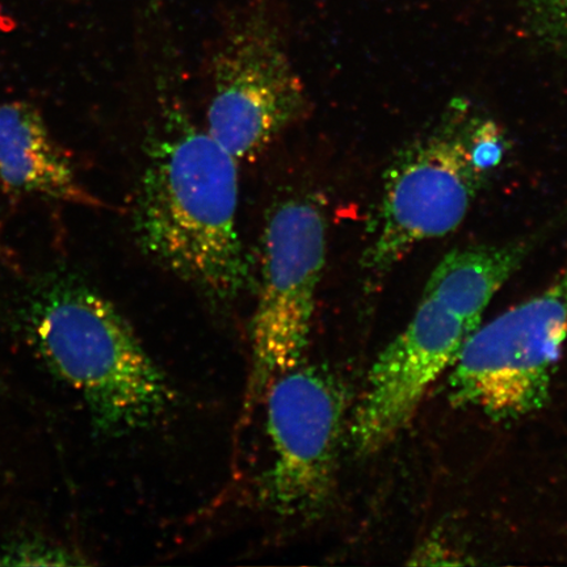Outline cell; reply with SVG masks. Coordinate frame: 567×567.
Wrapping results in <instances>:
<instances>
[{"label": "cell", "mask_w": 567, "mask_h": 567, "mask_svg": "<svg viewBox=\"0 0 567 567\" xmlns=\"http://www.w3.org/2000/svg\"><path fill=\"white\" fill-rule=\"evenodd\" d=\"M238 161L177 101L145 146L133 228L148 258L215 302L251 284L238 230Z\"/></svg>", "instance_id": "obj_1"}, {"label": "cell", "mask_w": 567, "mask_h": 567, "mask_svg": "<svg viewBox=\"0 0 567 567\" xmlns=\"http://www.w3.org/2000/svg\"><path fill=\"white\" fill-rule=\"evenodd\" d=\"M567 209L540 228L499 245L457 248L441 260L415 313L375 358L350 421L360 456L385 449L408 427L424 396L451 370L481 326L494 296L565 221Z\"/></svg>", "instance_id": "obj_2"}, {"label": "cell", "mask_w": 567, "mask_h": 567, "mask_svg": "<svg viewBox=\"0 0 567 567\" xmlns=\"http://www.w3.org/2000/svg\"><path fill=\"white\" fill-rule=\"evenodd\" d=\"M21 322L42 363L81 396L97 434L145 430L173 406L166 373L122 311L81 276L55 269L31 282Z\"/></svg>", "instance_id": "obj_3"}, {"label": "cell", "mask_w": 567, "mask_h": 567, "mask_svg": "<svg viewBox=\"0 0 567 567\" xmlns=\"http://www.w3.org/2000/svg\"><path fill=\"white\" fill-rule=\"evenodd\" d=\"M505 132L461 102L400 151L382 182L361 266L384 275L425 240L455 231L507 153Z\"/></svg>", "instance_id": "obj_4"}, {"label": "cell", "mask_w": 567, "mask_h": 567, "mask_svg": "<svg viewBox=\"0 0 567 567\" xmlns=\"http://www.w3.org/2000/svg\"><path fill=\"white\" fill-rule=\"evenodd\" d=\"M326 257L328 217L317 196L292 195L269 210L261 240L245 413L264 399L278 375L302 363Z\"/></svg>", "instance_id": "obj_5"}, {"label": "cell", "mask_w": 567, "mask_h": 567, "mask_svg": "<svg viewBox=\"0 0 567 567\" xmlns=\"http://www.w3.org/2000/svg\"><path fill=\"white\" fill-rule=\"evenodd\" d=\"M567 338V261L548 287L478 328L451 368L450 399L496 421L545 406Z\"/></svg>", "instance_id": "obj_6"}, {"label": "cell", "mask_w": 567, "mask_h": 567, "mask_svg": "<svg viewBox=\"0 0 567 567\" xmlns=\"http://www.w3.org/2000/svg\"><path fill=\"white\" fill-rule=\"evenodd\" d=\"M210 73L205 130L237 161L257 158L308 115L307 89L264 0L231 21Z\"/></svg>", "instance_id": "obj_7"}, {"label": "cell", "mask_w": 567, "mask_h": 567, "mask_svg": "<svg viewBox=\"0 0 567 567\" xmlns=\"http://www.w3.org/2000/svg\"><path fill=\"white\" fill-rule=\"evenodd\" d=\"M264 400L271 445L265 505L284 519L315 520L336 494L343 389L324 367L302 361L278 375Z\"/></svg>", "instance_id": "obj_8"}, {"label": "cell", "mask_w": 567, "mask_h": 567, "mask_svg": "<svg viewBox=\"0 0 567 567\" xmlns=\"http://www.w3.org/2000/svg\"><path fill=\"white\" fill-rule=\"evenodd\" d=\"M0 188L11 196L103 205L78 181L39 110L25 102H0Z\"/></svg>", "instance_id": "obj_9"}, {"label": "cell", "mask_w": 567, "mask_h": 567, "mask_svg": "<svg viewBox=\"0 0 567 567\" xmlns=\"http://www.w3.org/2000/svg\"><path fill=\"white\" fill-rule=\"evenodd\" d=\"M75 553L45 542L21 540L0 544V565H82Z\"/></svg>", "instance_id": "obj_10"}, {"label": "cell", "mask_w": 567, "mask_h": 567, "mask_svg": "<svg viewBox=\"0 0 567 567\" xmlns=\"http://www.w3.org/2000/svg\"><path fill=\"white\" fill-rule=\"evenodd\" d=\"M538 32L556 48H567V0H534Z\"/></svg>", "instance_id": "obj_11"}, {"label": "cell", "mask_w": 567, "mask_h": 567, "mask_svg": "<svg viewBox=\"0 0 567 567\" xmlns=\"http://www.w3.org/2000/svg\"><path fill=\"white\" fill-rule=\"evenodd\" d=\"M13 258H16V255L11 252L10 248L7 247L2 240H0V261H3L6 265H10L13 267Z\"/></svg>", "instance_id": "obj_12"}]
</instances>
